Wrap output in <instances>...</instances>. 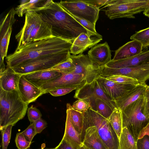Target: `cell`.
I'll return each instance as SVG.
<instances>
[{"label":"cell","mask_w":149,"mask_h":149,"mask_svg":"<svg viewBox=\"0 0 149 149\" xmlns=\"http://www.w3.org/2000/svg\"><path fill=\"white\" fill-rule=\"evenodd\" d=\"M74 110L81 112L87 111L90 108V104L82 99H78L74 102L72 105Z\"/></svg>","instance_id":"cell-39"},{"label":"cell","mask_w":149,"mask_h":149,"mask_svg":"<svg viewBox=\"0 0 149 149\" xmlns=\"http://www.w3.org/2000/svg\"><path fill=\"white\" fill-rule=\"evenodd\" d=\"M55 149H77L74 147L70 143L62 139L59 144L56 146Z\"/></svg>","instance_id":"cell-44"},{"label":"cell","mask_w":149,"mask_h":149,"mask_svg":"<svg viewBox=\"0 0 149 149\" xmlns=\"http://www.w3.org/2000/svg\"><path fill=\"white\" fill-rule=\"evenodd\" d=\"M95 111L108 119L112 113L113 110L100 98H98L95 100Z\"/></svg>","instance_id":"cell-32"},{"label":"cell","mask_w":149,"mask_h":149,"mask_svg":"<svg viewBox=\"0 0 149 149\" xmlns=\"http://www.w3.org/2000/svg\"><path fill=\"white\" fill-rule=\"evenodd\" d=\"M85 84L86 81L84 77L74 71L63 73L57 78L45 83L40 88L46 94L49 91L57 88L76 86L81 87Z\"/></svg>","instance_id":"cell-12"},{"label":"cell","mask_w":149,"mask_h":149,"mask_svg":"<svg viewBox=\"0 0 149 149\" xmlns=\"http://www.w3.org/2000/svg\"><path fill=\"white\" fill-rule=\"evenodd\" d=\"M15 141L18 149H29L31 143L26 139L21 132L17 133Z\"/></svg>","instance_id":"cell-37"},{"label":"cell","mask_w":149,"mask_h":149,"mask_svg":"<svg viewBox=\"0 0 149 149\" xmlns=\"http://www.w3.org/2000/svg\"><path fill=\"white\" fill-rule=\"evenodd\" d=\"M99 34H88L85 33L80 34L73 41L70 53L76 55L94 46L102 40Z\"/></svg>","instance_id":"cell-15"},{"label":"cell","mask_w":149,"mask_h":149,"mask_svg":"<svg viewBox=\"0 0 149 149\" xmlns=\"http://www.w3.org/2000/svg\"><path fill=\"white\" fill-rule=\"evenodd\" d=\"M72 42L54 36L33 42L7 56L6 67L14 68L30 60L70 51Z\"/></svg>","instance_id":"cell-2"},{"label":"cell","mask_w":149,"mask_h":149,"mask_svg":"<svg viewBox=\"0 0 149 149\" xmlns=\"http://www.w3.org/2000/svg\"><path fill=\"white\" fill-rule=\"evenodd\" d=\"M107 79L120 84L137 85L139 83L136 79L126 76L115 75L105 78Z\"/></svg>","instance_id":"cell-33"},{"label":"cell","mask_w":149,"mask_h":149,"mask_svg":"<svg viewBox=\"0 0 149 149\" xmlns=\"http://www.w3.org/2000/svg\"><path fill=\"white\" fill-rule=\"evenodd\" d=\"M143 14L145 16L149 17V4L145 10L143 11Z\"/></svg>","instance_id":"cell-50"},{"label":"cell","mask_w":149,"mask_h":149,"mask_svg":"<svg viewBox=\"0 0 149 149\" xmlns=\"http://www.w3.org/2000/svg\"><path fill=\"white\" fill-rule=\"evenodd\" d=\"M21 133L27 141L29 142H31L34 137L37 134L33 123H31Z\"/></svg>","instance_id":"cell-40"},{"label":"cell","mask_w":149,"mask_h":149,"mask_svg":"<svg viewBox=\"0 0 149 149\" xmlns=\"http://www.w3.org/2000/svg\"><path fill=\"white\" fill-rule=\"evenodd\" d=\"M143 96L145 98L149 100V86H147L144 93Z\"/></svg>","instance_id":"cell-49"},{"label":"cell","mask_w":149,"mask_h":149,"mask_svg":"<svg viewBox=\"0 0 149 149\" xmlns=\"http://www.w3.org/2000/svg\"><path fill=\"white\" fill-rule=\"evenodd\" d=\"M3 60L4 59L0 56V74L3 72L6 68L4 63Z\"/></svg>","instance_id":"cell-48"},{"label":"cell","mask_w":149,"mask_h":149,"mask_svg":"<svg viewBox=\"0 0 149 149\" xmlns=\"http://www.w3.org/2000/svg\"><path fill=\"white\" fill-rule=\"evenodd\" d=\"M145 135H147L149 137V121L140 131L138 135V140L141 139Z\"/></svg>","instance_id":"cell-46"},{"label":"cell","mask_w":149,"mask_h":149,"mask_svg":"<svg viewBox=\"0 0 149 149\" xmlns=\"http://www.w3.org/2000/svg\"><path fill=\"white\" fill-rule=\"evenodd\" d=\"M27 111L28 119L31 123L41 118L42 115L40 111L36 107L32 106L28 108Z\"/></svg>","instance_id":"cell-38"},{"label":"cell","mask_w":149,"mask_h":149,"mask_svg":"<svg viewBox=\"0 0 149 149\" xmlns=\"http://www.w3.org/2000/svg\"><path fill=\"white\" fill-rule=\"evenodd\" d=\"M87 149H88V148H87Z\"/></svg>","instance_id":"cell-53"},{"label":"cell","mask_w":149,"mask_h":149,"mask_svg":"<svg viewBox=\"0 0 149 149\" xmlns=\"http://www.w3.org/2000/svg\"><path fill=\"white\" fill-rule=\"evenodd\" d=\"M82 143L89 149H107L94 126L89 127L85 130Z\"/></svg>","instance_id":"cell-23"},{"label":"cell","mask_w":149,"mask_h":149,"mask_svg":"<svg viewBox=\"0 0 149 149\" xmlns=\"http://www.w3.org/2000/svg\"><path fill=\"white\" fill-rule=\"evenodd\" d=\"M59 3L71 15L95 25L99 18V8L84 0L61 1Z\"/></svg>","instance_id":"cell-8"},{"label":"cell","mask_w":149,"mask_h":149,"mask_svg":"<svg viewBox=\"0 0 149 149\" xmlns=\"http://www.w3.org/2000/svg\"><path fill=\"white\" fill-rule=\"evenodd\" d=\"M88 55L95 64L101 68L105 66L112 60L111 51L107 42L92 48L88 51Z\"/></svg>","instance_id":"cell-17"},{"label":"cell","mask_w":149,"mask_h":149,"mask_svg":"<svg viewBox=\"0 0 149 149\" xmlns=\"http://www.w3.org/2000/svg\"><path fill=\"white\" fill-rule=\"evenodd\" d=\"M149 63V50L127 58L117 61L111 60L105 66L112 68L127 67Z\"/></svg>","instance_id":"cell-20"},{"label":"cell","mask_w":149,"mask_h":149,"mask_svg":"<svg viewBox=\"0 0 149 149\" xmlns=\"http://www.w3.org/2000/svg\"><path fill=\"white\" fill-rule=\"evenodd\" d=\"M77 149H87L86 147L83 144V143L80 145Z\"/></svg>","instance_id":"cell-51"},{"label":"cell","mask_w":149,"mask_h":149,"mask_svg":"<svg viewBox=\"0 0 149 149\" xmlns=\"http://www.w3.org/2000/svg\"><path fill=\"white\" fill-rule=\"evenodd\" d=\"M28 105L23 101L18 90L8 92L0 88V130L22 119Z\"/></svg>","instance_id":"cell-3"},{"label":"cell","mask_w":149,"mask_h":149,"mask_svg":"<svg viewBox=\"0 0 149 149\" xmlns=\"http://www.w3.org/2000/svg\"><path fill=\"white\" fill-rule=\"evenodd\" d=\"M21 76L16 73L12 68L6 67L5 70L0 74V88L8 92L18 90Z\"/></svg>","instance_id":"cell-22"},{"label":"cell","mask_w":149,"mask_h":149,"mask_svg":"<svg viewBox=\"0 0 149 149\" xmlns=\"http://www.w3.org/2000/svg\"><path fill=\"white\" fill-rule=\"evenodd\" d=\"M51 0H23L20 1V5L15 8L16 14L19 17H22L28 11H36L47 6Z\"/></svg>","instance_id":"cell-25"},{"label":"cell","mask_w":149,"mask_h":149,"mask_svg":"<svg viewBox=\"0 0 149 149\" xmlns=\"http://www.w3.org/2000/svg\"><path fill=\"white\" fill-rule=\"evenodd\" d=\"M118 149H138L137 141L126 127L123 128L119 139Z\"/></svg>","instance_id":"cell-27"},{"label":"cell","mask_w":149,"mask_h":149,"mask_svg":"<svg viewBox=\"0 0 149 149\" xmlns=\"http://www.w3.org/2000/svg\"><path fill=\"white\" fill-rule=\"evenodd\" d=\"M143 46L138 41L132 40L116 51L112 61L125 59L136 56L142 52Z\"/></svg>","instance_id":"cell-21"},{"label":"cell","mask_w":149,"mask_h":149,"mask_svg":"<svg viewBox=\"0 0 149 149\" xmlns=\"http://www.w3.org/2000/svg\"><path fill=\"white\" fill-rule=\"evenodd\" d=\"M84 116L82 141L85 130L94 126L107 149H118L119 139L108 119L90 108L84 112Z\"/></svg>","instance_id":"cell-4"},{"label":"cell","mask_w":149,"mask_h":149,"mask_svg":"<svg viewBox=\"0 0 149 149\" xmlns=\"http://www.w3.org/2000/svg\"><path fill=\"white\" fill-rule=\"evenodd\" d=\"M108 119L119 139L123 129L121 111L115 108Z\"/></svg>","instance_id":"cell-30"},{"label":"cell","mask_w":149,"mask_h":149,"mask_svg":"<svg viewBox=\"0 0 149 149\" xmlns=\"http://www.w3.org/2000/svg\"><path fill=\"white\" fill-rule=\"evenodd\" d=\"M62 139L76 148H78L82 143L81 135L76 131L72 125L69 111L67 109L65 131Z\"/></svg>","instance_id":"cell-24"},{"label":"cell","mask_w":149,"mask_h":149,"mask_svg":"<svg viewBox=\"0 0 149 149\" xmlns=\"http://www.w3.org/2000/svg\"><path fill=\"white\" fill-rule=\"evenodd\" d=\"M76 86L70 87H61L50 90L48 91L51 95L54 96H59L65 95L74 90L80 88Z\"/></svg>","instance_id":"cell-36"},{"label":"cell","mask_w":149,"mask_h":149,"mask_svg":"<svg viewBox=\"0 0 149 149\" xmlns=\"http://www.w3.org/2000/svg\"><path fill=\"white\" fill-rule=\"evenodd\" d=\"M74 97L84 100L90 104V108L95 111V100L100 98L109 105L113 110L117 108L115 102L112 100L104 92L95 80L89 84L76 89Z\"/></svg>","instance_id":"cell-9"},{"label":"cell","mask_w":149,"mask_h":149,"mask_svg":"<svg viewBox=\"0 0 149 149\" xmlns=\"http://www.w3.org/2000/svg\"><path fill=\"white\" fill-rule=\"evenodd\" d=\"M42 21L40 15L36 11H31L25 14L24 25L15 36V38L18 42L15 51L19 50L26 45L31 33Z\"/></svg>","instance_id":"cell-13"},{"label":"cell","mask_w":149,"mask_h":149,"mask_svg":"<svg viewBox=\"0 0 149 149\" xmlns=\"http://www.w3.org/2000/svg\"><path fill=\"white\" fill-rule=\"evenodd\" d=\"M96 80L104 93L114 101L136 86L118 84L100 76Z\"/></svg>","instance_id":"cell-14"},{"label":"cell","mask_w":149,"mask_h":149,"mask_svg":"<svg viewBox=\"0 0 149 149\" xmlns=\"http://www.w3.org/2000/svg\"><path fill=\"white\" fill-rule=\"evenodd\" d=\"M67 109L69 111L70 120L72 125L81 137L84 125V112H81L74 109L70 103H67Z\"/></svg>","instance_id":"cell-28"},{"label":"cell","mask_w":149,"mask_h":149,"mask_svg":"<svg viewBox=\"0 0 149 149\" xmlns=\"http://www.w3.org/2000/svg\"><path fill=\"white\" fill-rule=\"evenodd\" d=\"M143 95L121 111L122 127H126L137 142L139 134L149 121L143 112Z\"/></svg>","instance_id":"cell-5"},{"label":"cell","mask_w":149,"mask_h":149,"mask_svg":"<svg viewBox=\"0 0 149 149\" xmlns=\"http://www.w3.org/2000/svg\"><path fill=\"white\" fill-rule=\"evenodd\" d=\"M18 90L23 101L28 104L45 94L42 89L27 80L23 75L19 79Z\"/></svg>","instance_id":"cell-16"},{"label":"cell","mask_w":149,"mask_h":149,"mask_svg":"<svg viewBox=\"0 0 149 149\" xmlns=\"http://www.w3.org/2000/svg\"><path fill=\"white\" fill-rule=\"evenodd\" d=\"M36 134L40 133L47 126L46 122L40 118L33 123Z\"/></svg>","instance_id":"cell-42"},{"label":"cell","mask_w":149,"mask_h":149,"mask_svg":"<svg viewBox=\"0 0 149 149\" xmlns=\"http://www.w3.org/2000/svg\"><path fill=\"white\" fill-rule=\"evenodd\" d=\"M138 149H149V137L144 136L137 141Z\"/></svg>","instance_id":"cell-43"},{"label":"cell","mask_w":149,"mask_h":149,"mask_svg":"<svg viewBox=\"0 0 149 149\" xmlns=\"http://www.w3.org/2000/svg\"><path fill=\"white\" fill-rule=\"evenodd\" d=\"M149 4V0H111L103 8L110 19L134 18V15L144 11Z\"/></svg>","instance_id":"cell-6"},{"label":"cell","mask_w":149,"mask_h":149,"mask_svg":"<svg viewBox=\"0 0 149 149\" xmlns=\"http://www.w3.org/2000/svg\"><path fill=\"white\" fill-rule=\"evenodd\" d=\"M143 112L144 116L149 118V100L144 97Z\"/></svg>","instance_id":"cell-47"},{"label":"cell","mask_w":149,"mask_h":149,"mask_svg":"<svg viewBox=\"0 0 149 149\" xmlns=\"http://www.w3.org/2000/svg\"><path fill=\"white\" fill-rule=\"evenodd\" d=\"M63 74L55 70L50 69L22 75L27 80L40 88L45 83L54 80Z\"/></svg>","instance_id":"cell-18"},{"label":"cell","mask_w":149,"mask_h":149,"mask_svg":"<svg viewBox=\"0 0 149 149\" xmlns=\"http://www.w3.org/2000/svg\"><path fill=\"white\" fill-rule=\"evenodd\" d=\"M115 75L126 76L136 79L140 84L149 79V63L120 68L102 67L100 76L104 77Z\"/></svg>","instance_id":"cell-10"},{"label":"cell","mask_w":149,"mask_h":149,"mask_svg":"<svg viewBox=\"0 0 149 149\" xmlns=\"http://www.w3.org/2000/svg\"><path fill=\"white\" fill-rule=\"evenodd\" d=\"M12 26L0 28V56L3 59L7 56Z\"/></svg>","instance_id":"cell-29"},{"label":"cell","mask_w":149,"mask_h":149,"mask_svg":"<svg viewBox=\"0 0 149 149\" xmlns=\"http://www.w3.org/2000/svg\"><path fill=\"white\" fill-rule=\"evenodd\" d=\"M130 39L140 42L143 48L149 47V27L137 32L130 37Z\"/></svg>","instance_id":"cell-31"},{"label":"cell","mask_w":149,"mask_h":149,"mask_svg":"<svg viewBox=\"0 0 149 149\" xmlns=\"http://www.w3.org/2000/svg\"><path fill=\"white\" fill-rule=\"evenodd\" d=\"M36 12L51 27L53 36L72 42L81 33L95 34L88 31L59 4L52 0L47 6Z\"/></svg>","instance_id":"cell-1"},{"label":"cell","mask_w":149,"mask_h":149,"mask_svg":"<svg viewBox=\"0 0 149 149\" xmlns=\"http://www.w3.org/2000/svg\"><path fill=\"white\" fill-rule=\"evenodd\" d=\"M51 69L56 70L63 74L68 73L74 72L75 66L70 57L66 61L55 66Z\"/></svg>","instance_id":"cell-34"},{"label":"cell","mask_w":149,"mask_h":149,"mask_svg":"<svg viewBox=\"0 0 149 149\" xmlns=\"http://www.w3.org/2000/svg\"><path fill=\"white\" fill-rule=\"evenodd\" d=\"M70 51L43 56L27 61L19 66L12 68L21 75L35 72L50 70L68 59Z\"/></svg>","instance_id":"cell-7"},{"label":"cell","mask_w":149,"mask_h":149,"mask_svg":"<svg viewBox=\"0 0 149 149\" xmlns=\"http://www.w3.org/2000/svg\"><path fill=\"white\" fill-rule=\"evenodd\" d=\"M147 86L146 83L139 84L115 100L114 102L118 108L121 111H123L137 100L143 95Z\"/></svg>","instance_id":"cell-19"},{"label":"cell","mask_w":149,"mask_h":149,"mask_svg":"<svg viewBox=\"0 0 149 149\" xmlns=\"http://www.w3.org/2000/svg\"><path fill=\"white\" fill-rule=\"evenodd\" d=\"M52 36H53L50 26L47 23L42 21L31 33L26 42V45L33 42Z\"/></svg>","instance_id":"cell-26"},{"label":"cell","mask_w":149,"mask_h":149,"mask_svg":"<svg viewBox=\"0 0 149 149\" xmlns=\"http://www.w3.org/2000/svg\"><path fill=\"white\" fill-rule=\"evenodd\" d=\"M13 125H8L1 130L2 136V149H7L10 143Z\"/></svg>","instance_id":"cell-35"},{"label":"cell","mask_w":149,"mask_h":149,"mask_svg":"<svg viewBox=\"0 0 149 149\" xmlns=\"http://www.w3.org/2000/svg\"><path fill=\"white\" fill-rule=\"evenodd\" d=\"M111 0H84L88 3L92 4L100 8V7L106 5L109 3Z\"/></svg>","instance_id":"cell-45"},{"label":"cell","mask_w":149,"mask_h":149,"mask_svg":"<svg viewBox=\"0 0 149 149\" xmlns=\"http://www.w3.org/2000/svg\"><path fill=\"white\" fill-rule=\"evenodd\" d=\"M71 15L79 23L88 31L94 33H98L96 31L95 25L86 20L79 18L73 15Z\"/></svg>","instance_id":"cell-41"},{"label":"cell","mask_w":149,"mask_h":149,"mask_svg":"<svg viewBox=\"0 0 149 149\" xmlns=\"http://www.w3.org/2000/svg\"><path fill=\"white\" fill-rule=\"evenodd\" d=\"M55 149V148H44V149Z\"/></svg>","instance_id":"cell-52"},{"label":"cell","mask_w":149,"mask_h":149,"mask_svg":"<svg viewBox=\"0 0 149 149\" xmlns=\"http://www.w3.org/2000/svg\"><path fill=\"white\" fill-rule=\"evenodd\" d=\"M70 57L75 66L74 72L84 77L86 84L91 83L100 76L102 67L95 64L88 55H70Z\"/></svg>","instance_id":"cell-11"}]
</instances>
